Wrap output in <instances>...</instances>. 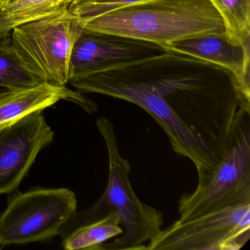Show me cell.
Returning a JSON list of instances; mask_svg holds the SVG:
<instances>
[{
	"label": "cell",
	"instance_id": "7",
	"mask_svg": "<svg viewBox=\"0 0 250 250\" xmlns=\"http://www.w3.org/2000/svg\"><path fill=\"white\" fill-rule=\"evenodd\" d=\"M250 238V203L178 220L149 241L146 250H238Z\"/></svg>",
	"mask_w": 250,
	"mask_h": 250
},
{
	"label": "cell",
	"instance_id": "10",
	"mask_svg": "<svg viewBox=\"0 0 250 250\" xmlns=\"http://www.w3.org/2000/svg\"><path fill=\"white\" fill-rule=\"evenodd\" d=\"M153 46L156 45L110 35L84 32L76 42L71 54V77L113 64L139 60V57Z\"/></svg>",
	"mask_w": 250,
	"mask_h": 250
},
{
	"label": "cell",
	"instance_id": "12",
	"mask_svg": "<svg viewBox=\"0 0 250 250\" xmlns=\"http://www.w3.org/2000/svg\"><path fill=\"white\" fill-rule=\"evenodd\" d=\"M120 225L119 217L112 209L103 217L75 228L64 240L63 247L67 250H103L107 240L123 233Z\"/></svg>",
	"mask_w": 250,
	"mask_h": 250
},
{
	"label": "cell",
	"instance_id": "8",
	"mask_svg": "<svg viewBox=\"0 0 250 250\" xmlns=\"http://www.w3.org/2000/svg\"><path fill=\"white\" fill-rule=\"evenodd\" d=\"M55 133L43 111L0 128V195L15 191Z\"/></svg>",
	"mask_w": 250,
	"mask_h": 250
},
{
	"label": "cell",
	"instance_id": "1",
	"mask_svg": "<svg viewBox=\"0 0 250 250\" xmlns=\"http://www.w3.org/2000/svg\"><path fill=\"white\" fill-rule=\"evenodd\" d=\"M69 83L83 93L122 99L148 112L172 150L194 164L198 183L211 173L250 119V100L229 74L145 71L128 62L77 74Z\"/></svg>",
	"mask_w": 250,
	"mask_h": 250
},
{
	"label": "cell",
	"instance_id": "13",
	"mask_svg": "<svg viewBox=\"0 0 250 250\" xmlns=\"http://www.w3.org/2000/svg\"><path fill=\"white\" fill-rule=\"evenodd\" d=\"M222 17L231 42L250 41V0H210Z\"/></svg>",
	"mask_w": 250,
	"mask_h": 250
},
{
	"label": "cell",
	"instance_id": "14",
	"mask_svg": "<svg viewBox=\"0 0 250 250\" xmlns=\"http://www.w3.org/2000/svg\"><path fill=\"white\" fill-rule=\"evenodd\" d=\"M41 83L20 62L10 35L0 39V89L25 88Z\"/></svg>",
	"mask_w": 250,
	"mask_h": 250
},
{
	"label": "cell",
	"instance_id": "2",
	"mask_svg": "<svg viewBox=\"0 0 250 250\" xmlns=\"http://www.w3.org/2000/svg\"><path fill=\"white\" fill-rule=\"evenodd\" d=\"M84 32L110 35L163 48L198 36L225 33L210 0H144L86 21Z\"/></svg>",
	"mask_w": 250,
	"mask_h": 250
},
{
	"label": "cell",
	"instance_id": "18",
	"mask_svg": "<svg viewBox=\"0 0 250 250\" xmlns=\"http://www.w3.org/2000/svg\"><path fill=\"white\" fill-rule=\"evenodd\" d=\"M16 1L17 0H0V11H3L6 7Z\"/></svg>",
	"mask_w": 250,
	"mask_h": 250
},
{
	"label": "cell",
	"instance_id": "4",
	"mask_svg": "<svg viewBox=\"0 0 250 250\" xmlns=\"http://www.w3.org/2000/svg\"><path fill=\"white\" fill-rule=\"evenodd\" d=\"M84 25L67 9L15 26L10 40L20 62L41 83L65 86L71 77L73 49Z\"/></svg>",
	"mask_w": 250,
	"mask_h": 250
},
{
	"label": "cell",
	"instance_id": "3",
	"mask_svg": "<svg viewBox=\"0 0 250 250\" xmlns=\"http://www.w3.org/2000/svg\"><path fill=\"white\" fill-rule=\"evenodd\" d=\"M96 125L107 148L109 178L104 192L96 204L80 214L76 228L103 217L113 209L124 231L120 238L104 243L103 250H146L145 244L162 229L163 213L140 201L134 193L128 178L131 167L120 153L113 124L101 117Z\"/></svg>",
	"mask_w": 250,
	"mask_h": 250
},
{
	"label": "cell",
	"instance_id": "11",
	"mask_svg": "<svg viewBox=\"0 0 250 250\" xmlns=\"http://www.w3.org/2000/svg\"><path fill=\"white\" fill-rule=\"evenodd\" d=\"M61 100L77 104L87 113H93L98 109L93 101L66 86L41 83L25 88L0 89V128L43 111Z\"/></svg>",
	"mask_w": 250,
	"mask_h": 250
},
{
	"label": "cell",
	"instance_id": "5",
	"mask_svg": "<svg viewBox=\"0 0 250 250\" xmlns=\"http://www.w3.org/2000/svg\"><path fill=\"white\" fill-rule=\"evenodd\" d=\"M77 200L68 188H35L15 196L0 214V246L49 239L76 214Z\"/></svg>",
	"mask_w": 250,
	"mask_h": 250
},
{
	"label": "cell",
	"instance_id": "17",
	"mask_svg": "<svg viewBox=\"0 0 250 250\" xmlns=\"http://www.w3.org/2000/svg\"><path fill=\"white\" fill-rule=\"evenodd\" d=\"M18 24V23L7 18L2 12H0V39L9 36L14 27Z\"/></svg>",
	"mask_w": 250,
	"mask_h": 250
},
{
	"label": "cell",
	"instance_id": "9",
	"mask_svg": "<svg viewBox=\"0 0 250 250\" xmlns=\"http://www.w3.org/2000/svg\"><path fill=\"white\" fill-rule=\"evenodd\" d=\"M250 42L235 43L226 33L206 35L174 42L162 49L220 67L233 77L240 91L250 100Z\"/></svg>",
	"mask_w": 250,
	"mask_h": 250
},
{
	"label": "cell",
	"instance_id": "15",
	"mask_svg": "<svg viewBox=\"0 0 250 250\" xmlns=\"http://www.w3.org/2000/svg\"><path fill=\"white\" fill-rule=\"evenodd\" d=\"M77 0H17L0 11L19 24L68 9Z\"/></svg>",
	"mask_w": 250,
	"mask_h": 250
},
{
	"label": "cell",
	"instance_id": "6",
	"mask_svg": "<svg viewBox=\"0 0 250 250\" xmlns=\"http://www.w3.org/2000/svg\"><path fill=\"white\" fill-rule=\"evenodd\" d=\"M250 203V119L237 130L229 148L203 182L192 193L181 196L180 221L228 206Z\"/></svg>",
	"mask_w": 250,
	"mask_h": 250
},
{
	"label": "cell",
	"instance_id": "16",
	"mask_svg": "<svg viewBox=\"0 0 250 250\" xmlns=\"http://www.w3.org/2000/svg\"><path fill=\"white\" fill-rule=\"evenodd\" d=\"M144 0H77L68 8L84 23L95 17Z\"/></svg>",
	"mask_w": 250,
	"mask_h": 250
}]
</instances>
